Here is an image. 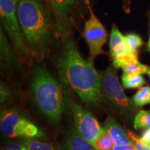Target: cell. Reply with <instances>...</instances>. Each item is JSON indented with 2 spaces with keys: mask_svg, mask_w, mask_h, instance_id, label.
Here are the masks:
<instances>
[{
  "mask_svg": "<svg viewBox=\"0 0 150 150\" xmlns=\"http://www.w3.org/2000/svg\"><path fill=\"white\" fill-rule=\"evenodd\" d=\"M18 17L24 38L33 59L42 62L47 55L55 22L50 1L20 0Z\"/></svg>",
  "mask_w": 150,
  "mask_h": 150,
  "instance_id": "2",
  "label": "cell"
},
{
  "mask_svg": "<svg viewBox=\"0 0 150 150\" xmlns=\"http://www.w3.org/2000/svg\"><path fill=\"white\" fill-rule=\"evenodd\" d=\"M147 74L149 75V80H150V68H149V71H148V72H147Z\"/></svg>",
  "mask_w": 150,
  "mask_h": 150,
  "instance_id": "27",
  "label": "cell"
},
{
  "mask_svg": "<svg viewBox=\"0 0 150 150\" xmlns=\"http://www.w3.org/2000/svg\"><path fill=\"white\" fill-rule=\"evenodd\" d=\"M12 96L11 89L8 86L5 82L1 81V86H0V97H1V104L8 103Z\"/></svg>",
  "mask_w": 150,
  "mask_h": 150,
  "instance_id": "22",
  "label": "cell"
},
{
  "mask_svg": "<svg viewBox=\"0 0 150 150\" xmlns=\"http://www.w3.org/2000/svg\"><path fill=\"white\" fill-rule=\"evenodd\" d=\"M149 147H150V144H149Z\"/></svg>",
  "mask_w": 150,
  "mask_h": 150,
  "instance_id": "29",
  "label": "cell"
},
{
  "mask_svg": "<svg viewBox=\"0 0 150 150\" xmlns=\"http://www.w3.org/2000/svg\"><path fill=\"white\" fill-rule=\"evenodd\" d=\"M70 113L74 120V126L79 134L93 145L97 138L104 131V127L91 110L74 101L71 104Z\"/></svg>",
  "mask_w": 150,
  "mask_h": 150,
  "instance_id": "9",
  "label": "cell"
},
{
  "mask_svg": "<svg viewBox=\"0 0 150 150\" xmlns=\"http://www.w3.org/2000/svg\"><path fill=\"white\" fill-rule=\"evenodd\" d=\"M103 127L112 138L114 145L126 146L133 144L128 134L111 112L108 113L103 124Z\"/></svg>",
  "mask_w": 150,
  "mask_h": 150,
  "instance_id": "12",
  "label": "cell"
},
{
  "mask_svg": "<svg viewBox=\"0 0 150 150\" xmlns=\"http://www.w3.org/2000/svg\"><path fill=\"white\" fill-rule=\"evenodd\" d=\"M141 140L144 141L148 145L150 144V127H148L142 132L141 136Z\"/></svg>",
  "mask_w": 150,
  "mask_h": 150,
  "instance_id": "24",
  "label": "cell"
},
{
  "mask_svg": "<svg viewBox=\"0 0 150 150\" xmlns=\"http://www.w3.org/2000/svg\"><path fill=\"white\" fill-rule=\"evenodd\" d=\"M47 1H50V0H47Z\"/></svg>",
  "mask_w": 150,
  "mask_h": 150,
  "instance_id": "28",
  "label": "cell"
},
{
  "mask_svg": "<svg viewBox=\"0 0 150 150\" xmlns=\"http://www.w3.org/2000/svg\"><path fill=\"white\" fill-rule=\"evenodd\" d=\"M147 50L150 52V30H149V42L147 44Z\"/></svg>",
  "mask_w": 150,
  "mask_h": 150,
  "instance_id": "26",
  "label": "cell"
},
{
  "mask_svg": "<svg viewBox=\"0 0 150 150\" xmlns=\"http://www.w3.org/2000/svg\"><path fill=\"white\" fill-rule=\"evenodd\" d=\"M89 11V18L84 24L82 36L87 42L89 49L88 61L93 63L94 60L100 54H105L103 47L107 42L108 33L92 8L90 0H86Z\"/></svg>",
  "mask_w": 150,
  "mask_h": 150,
  "instance_id": "8",
  "label": "cell"
},
{
  "mask_svg": "<svg viewBox=\"0 0 150 150\" xmlns=\"http://www.w3.org/2000/svg\"><path fill=\"white\" fill-rule=\"evenodd\" d=\"M132 101L138 107H142L146 104H150V87H140L132 97Z\"/></svg>",
  "mask_w": 150,
  "mask_h": 150,
  "instance_id": "16",
  "label": "cell"
},
{
  "mask_svg": "<svg viewBox=\"0 0 150 150\" xmlns=\"http://www.w3.org/2000/svg\"><path fill=\"white\" fill-rule=\"evenodd\" d=\"M122 83L125 89H134L142 87L146 83V81L142 74L123 73Z\"/></svg>",
  "mask_w": 150,
  "mask_h": 150,
  "instance_id": "14",
  "label": "cell"
},
{
  "mask_svg": "<svg viewBox=\"0 0 150 150\" xmlns=\"http://www.w3.org/2000/svg\"><path fill=\"white\" fill-rule=\"evenodd\" d=\"M150 67L148 65L142 64L138 62V63L134 65H125L122 67L124 73L127 74H147Z\"/></svg>",
  "mask_w": 150,
  "mask_h": 150,
  "instance_id": "20",
  "label": "cell"
},
{
  "mask_svg": "<svg viewBox=\"0 0 150 150\" xmlns=\"http://www.w3.org/2000/svg\"><path fill=\"white\" fill-rule=\"evenodd\" d=\"M106 106L124 122H134L137 106L127 96L118 79L117 68L112 65L99 72Z\"/></svg>",
  "mask_w": 150,
  "mask_h": 150,
  "instance_id": "4",
  "label": "cell"
},
{
  "mask_svg": "<svg viewBox=\"0 0 150 150\" xmlns=\"http://www.w3.org/2000/svg\"><path fill=\"white\" fill-rule=\"evenodd\" d=\"M19 0H0V18L15 51L23 64L31 66L34 61L22 33L18 17Z\"/></svg>",
  "mask_w": 150,
  "mask_h": 150,
  "instance_id": "5",
  "label": "cell"
},
{
  "mask_svg": "<svg viewBox=\"0 0 150 150\" xmlns=\"http://www.w3.org/2000/svg\"><path fill=\"white\" fill-rule=\"evenodd\" d=\"M125 39L131 51L135 53H138V49L143 45L141 38L136 33H129L125 35Z\"/></svg>",
  "mask_w": 150,
  "mask_h": 150,
  "instance_id": "19",
  "label": "cell"
},
{
  "mask_svg": "<svg viewBox=\"0 0 150 150\" xmlns=\"http://www.w3.org/2000/svg\"><path fill=\"white\" fill-rule=\"evenodd\" d=\"M0 127L2 134L7 138L33 140L46 138L45 133L38 127L14 109L1 112Z\"/></svg>",
  "mask_w": 150,
  "mask_h": 150,
  "instance_id": "6",
  "label": "cell"
},
{
  "mask_svg": "<svg viewBox=\"0 0 150 150\" xmlns=\"http://www.w3.org/2000/svg\"><path fill=\"white\" fill-rule=\"evenodd\" d=\"M0 53L1 73L8 79L12 78L21 69L20 66L23 63L9 43L3 27L0 29Z\"/></svg>",
  "mask_w": 150,
  "mask_h": 150,
  "instance_id": "10",
  "label": "cell"
},
{
  "mask_svg": "<svg viewBox=\"0 0 150 150\" xmlns=\"http://www.w3.org/2000/svg\"><path fill=\"white\" fill-rule=\"evenodd\" d=\"M54 65L62 83L79 97L86 108L97 110L106 106L99 72L93 63L81 55L72 38L63 40Z\"/></svg>",
  "mask_w": 150,
  "mask_h": 150,
  "instance_id": "1",
  "label": "cell"
},
{
  "mask_svg": "<svg viewBox=\"0 0 150 150\" xmlns=\"http://www.w3.org/2000/svg\"><path fill=\"white\" fill-rule=\"evenodd\" d=\"M79 2V0H50L57 37L63 40L69 37L76 23Z\"/></svg>",
  "mask_w": 150,
  "mask_h": 150,
  "instance_id": "7",
  "label": "cell"
},
{
  "mask_svg": "<svg viewBox=\"0 0 150 150\" xmlns=\"http://www.w3.org/2000/svg\"><path fill=\"white\" fill-rule=\"evenodd\" d=\"M136 129H147L150 127V110H140L137 112L134 122Z\"/></svg>",
  "mask_w": 150,
  "mask_h": 150,
  "instance_id": "18",
  "label": "cell"
},
{
  "mask_svg": "<svg viewBox=\"0 0 150 150\" xmlns=\"http://www.w3.org/2000/svg\"><path fill=\"white\" fill-rule=\"evenodd\" d=\"M4 150H29L20 141L9 142L5 146Z\"/></svg>",
  "mask_w": 150,
  "mask_h": 150,
  "instance_id": "23",
  "label": "cell"
},
{
  "mask_svg": "<svg viewBox=\"0 0 150 150\" xmlns=\"http://www.w3.org/2000/svg\"><path fill=\"white\" fill-rule=\"evenodd\" d=\"M31 92L37 110L53 125H59L65 115L71 112L70 91L43 65L33 69Z\"/></svg>",
  "mask_w": 150,
  "mask_h": 150,
  "instance_id": "3",
  "label": "cell"
},
{
  "mask_svg": "<svg viewBox=\"0 0 150 150\" xmlns=\"http://www.w3.org/2000/svg\"><path fill=\"white\" fill-rule=\"evenodd\" d=\"M112 150H137L134 144L126 146H116L114 145Z\"/></svg>",
  "mask_w": 150,
  "mask_h": 150,
  "instance_id": "25",
  "label": "cell"
},
{
  "mask_svg": "<svg viewBox=\"0 0 150 150\" xmlns=\"http://www.w3.org/2000/svg\"><path fill=\"white\" fill-rule=\"evenodd\" d=\"M53 145L56 150H97L79 134L74 126L69 127L61 139Z\"/></svg>",
  "mask_w": 150,
  "mask_h": 150,
  "instance_id": "11",
  "label": "cell"
},
{
  "mask_svg": "<svg viewBox=\"0 0 150 150\" xmlns=\"http://www.w3.org/2000/svg\"><path fill=\"white\" fill-rule=\"evenodd\" d=\"M127 134H128L129 138H131V141L133 142V144L137 150H150L149 146L147 144H146L145 142L142 141L141 138L137 136L134 133L129 131Z\"/></svg>",
  "mask_w": 150,
  "mask_h": 150,
  "instance_id": "21",
  "label": "cell"
},
{
  "mask_svg": "<svg viewBox=\"0 0 150 150\" xmlns=\"http://www.w3.org/2000/svg\"><path fill=\"white\" fill-rule=\"evenodd\" d=\"M19 141L29 150H56L53 145L40 140L21 138Z\"/></svg>",
  "mask_w": 150,
  "mask_h": 150,
  "instance_id": "15",
  "label": "cell"
},
{
  "mask_svg": "<svg viewBox=\"0 0 150 150\" xmlns=\"http://www.w3.org/2000/svg\"><path fill=\"white\" fill-rule=\"evenodd\" d=\"M110 55L112 62L132 53L124 36L115 24H112L109 38ZM135 53V52H134Z\"/></svg>",
  "mask_w": 150,
  "mask_h": 150,
  "instance_id": "13",
  "label": "cell"
},
{
  "mask_svg": "<svg viewBox=\"0 0 150 150\" xmlns=\"http://www.w3.org/2000/svg\"><path fill=\"white\" fill-rule=\"evenodd\" d=\"M19 1H20V0H19Z\"/></svg>",
  "mask_w": 150,
  "mask_h": 150,
  "instance_id": "30",
  "label": "cell"
},
{
  "mask_svg": "<svg viewBox=\"0 0 150 150\" xmlns=\"http://www.w3.org/2000/svg\"><path fill=\"white\" fill-rule=\"evenodd\" d=\"M97 150H112L114 143L109 134L105 131L95 140L93 145Z\"/></svg>",
  "mask_w": 150,
  "mask_h": 150,
  "instance_id": "17",
  "label": "cell"
}]
</instances>
